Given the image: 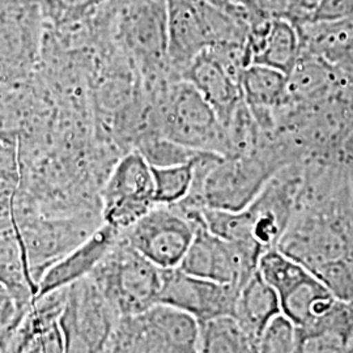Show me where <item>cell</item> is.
I'll list each match as a JSON object with an SVG mask.
<instances>
[{
  "instance_id": "6da1fadb",
  "label": "cell",
  "mask_w": 353,
  "mask_h": 353,
  "mask_svg": "<svg viewBox=\"0 0 353 353\" xmlns=\"http://www.w3.org/2000/svg\"><path fill=\"white\" fill-rule=\"evenodd\" d=\"M287 164L274 147L259 145L252 153L224 156L194 182L189 196L181 204L239 212L248 208Z\"/></svg>"
},
{
  "instance_id": "7a4b0ae2",
  "label": "cell",
  "mask_w": 353,
  "mask_h": 353,
  "mask_svg": "<svg viewBox=\"0 0 353 353\" xmlns=\"http://www.w3.org/2000/svg\"><path fill=\"white\" fill-rule=\"evenodd\" d=\"M89 278L118 316H135L159 303L163 270L119 237Z\"/></svg>"
},
{
  "instance_id": "3957f363",
  "label": "cell",
  "mask_w": 353,
  "mask_h": 353,
  "mask_svg": "<svg viewBox=\"0 0 353 353\" xmlns=\"http://www.w3.org/2000/svg\"><path fill=\"white\" fill-rule=\"evenodd\" d=\"M199 330L194 316L157 303L139 314L121 316L109 353H198Z\"/></svg>"
},
{
  "instance_id": "277c9868",
  "label": "cell",
  "mask_w": 353,
  "mask_h": 353,
  "mask_svg": "<svg viewBox=\"0 0 353 353\" xmlns=\"http://www.w3.org/2000/svg\"><path fill=\"white\" fill-rule=\"evenodd\" d=\"M301 172L287 165L271 178L258 198L236 212V240L261 252L278 248L296 212L303 186Z\"/></svg>"
},
{
  "instance_id": "5b68a950",
  "label": "cell",
  "mask_w": 353,
  "mask_h": 353,
  "mask_svg": "<svg viewBox=\"0 0 353 353\" xmlns=\"http://www.w3.org/2000/svg\"><path fill=\"white\" fill-rule=\"evenodd\" d=\"M160 125V134L191 150L230 156L227 137L217 114L185 79L169 85L165 93Z\"/></svg>"
},
{
  "instance_id": "8992f818",
  "label": "cell",
  "mask_w": 353,
  "mask_h": 353,
  "mask_svg": "<svg viewBox=\"0 0 353 353\" xmlns=\"http://www.w3.org/2000/svg\"><path fill=\"white\" fill-rule=\"evenodd\" d=\"M102 224L101 212L58 219L13 214V225L20 236L28 270L37 288L51 265L90 237Z\"/></svg>"
},
{
  "instance_id": "52a82bcc",
  "label": "cell",
  "mask_w": 353,
  "mask_h": 353,
  "mask_svg": "<svg viewBox=\"0 0 353 353\" xmlns=\"http://www.w3.org/2000/svg\"><path fill=\"white\" fill-rule=\"evenodd\" d=\"M121 316L108 303L92 279L67 287L59 327L63 353H109Z\"/></svg>"
},
{
  "instance_id": "ba28073f",
  "label": "cell",
  "mask_w": 353,
  "mask_h": 353,
  "mask_svg": "<svg viewBox=\"0 0 353 353\" xmlns=\"http://www.w3.org/2000/svg\"><path fill=\"white\" fill-rule=\"evenodd\" d=\"M196 221L176 205H154L122 240L161 270L178 268L192 243Z\"/></svg>"
},
{
  "instance_id": "9c48e42d",
  "label": "cell",
  "mask_w": 353,
  "mask_h": 353,
  "mask_svg": "<svg viewBox=\"0 0 353 353\" xmlns=\"http://www.w3.org/2000/svg\"><path fill=\"white\" fill-rule=\"evenodd\" d=\"M181 210L196 221V232L188 254L178 268L190 275L241 290L258 271L259 258L263 252L252 245L224 240L216 236L189 210Z\"/></svg>"
},
{
  "instance_id": "30bf717a",
  "label": "cell",
  "mask_w": 353,
  "mask_h": 353,
  "mask_svg": "<svg viewBox=\"0 0 353 353\" xmlns=\"http://www.w3.org/2000/svg\"><path fill=\"white\" fill-rule=\"evenodd\" d=\"M102 220L121 233L156 204L152 165L137 151L123 156L100 191Z\"/></svg>"
},
{
  "instance_id": "8fae6325",
  "label": "cell",
  "mask_w": 353,
  "mask_h": 353,
  "mask_svg": "<svg viewBox=\"0 0 353 353\" xmlns=\"http://www.w3.org/2000/svg\"><path fill=\"white\" fill-rule=\"evenodd\" d=\"M239 292L233 285L198 278L181 268H172L163 270L159 303L176 307L202 323L219 316H233Z\"/></svg>"
},
{
  "instance_id": "7c38bea8",
  "label": "cell",
  "mask_w": 353,
  "mask_h": 353,
  "mask_svg": "<svg viewBox=\"0 0 353 353\" xmlns=\"http://www.w3.org/2000/svg\"><path fill=\"white\" fill-rule=\"evenodd\" d=\"M43 19L39 0H7L0 4V72H24L34 64Z\"/></svg>"
},
{
  "instance_id": "4fadbf2b",
  "label": "cell",
  "mask_w": 353,
  "mask_h": 353,
  "mask_svg": "<svg viewBox=\"0 0 353 353\" xmlns=\"http://www.w3.org/2000/svg\"><path fill=\"white\" fill-rule=\"evenodd\" d=\"M118 14V32L130 50L147 63H168L165 0H123Z\"/></svg>"
},
{
  "instance_id": "5bb4252c",
  "label": "cell",
  "mask_w": 353,
  "mask_h": 353,
  "mask_svg": "<svg viewBox=\"0 0 353 353\" xmlns=\"http://www.w3.org/2000/svg\"><path fill=\"white\" fill-rule=\"evenodd\" d=\"M243 52L246 65L263 64L288 75L303 54V39L293 23L268 17L250 28Z\"/></svg>"
},
{
  "instance_id": "9a60e30c",
  "label": "cell",
  "mask_w": 353,
  "mask_h": 353,
  "mask_svg": "<svg viewBox=\"0 0 353 353\" xmlns=\"http://www.w3.org/2000/svg\"><path fill=\"white\" fill-rule=\"evenodd\" d=\"M119 237L121 232L118 229L103 223L90 237L67 252L43 274L38 283L36 297L63 290L81 279L88 278Z\"/></svg>"
},
{
  "instance_id": "2e32d148",
  "label": "cell",
  "mask_w": 353,
  "mask_h": 353,
  "mask_svg": "<svg viewBox=\"0 0 353 353\" xmlns=\"http://www.w3.org/2000/svg\"><path fill=\"white\" fill-rule=\"evenodd\" d=\"M169 67L182 77L190 63L205 49L210 41L203 26L196 0H165Z\"/></svg>"
},
{
  "instance_id": "e0dca14e",
  "label": "cell",
  "mask_w": 353,
  "mask_h": 353,
  "mask_svg": "<svg viewBox=\"0 0 353 353\" xmlns=\"http://www.w3.org/2000/svg\"><path fill=\"white\" fill-rule=\"evenodd\" d=\"M181 79L188 80L224 122L242 100L239 77L220 63L205 49L185 70Z\"/></svg>"
},
{
  "instance_id": "ac0fdd59",
  "label": "cell",
  "mask_w": 353,
  "mask_h": 353,
  "mask_svg": "<svg viewBox=\"0 0 353 353\" xmlns=\"http://www.w3.org/2000/svg\"><path fill=\"white\" fill-rule=\"evenodd\" d=\"M288 75L263 64H249L240 75L242 100L252 112H275L287 106Z\"/></svg>"
},
{
  "instance_id": "d6986e66",
  "label": "cell",
  "mask_w": 353,
  "mask_h": 353,
  "mask_svg": "<svg viewBox=\"0 0 353 353\" xmlns=\"http://www.w3.org/2000/svg\"><path fill=\"white\" fill-rule=\"evenodd\" d=\"M279 314L281 305L278 293L256 271L239 292L233 316L259 339L265 326Z\"/></svg>"
},
{
  "instance_id": "ffe728a7",
  "label": "cell",
  "mask_w": 353,
  "mask_h": 353,
  "mask_svg": "<svg viewBox=\"0 0 353 353\" xmlns=\"http://www.w3.org/2000/svg\"><path fill=\"white\" fill-rule=\"evenodd\" d=\"M334 76L323 57L303 50L297 63L288 74L287 106L305 105L323 96L332 84Z\"/></svg>"
},
{
  "instance_id": "44dd1931",
  "label": "cell",
  "mask_w": 353,
  "mask_h": 353,
  "mask_svg": "<svg viewBox=\"0 0 353 353\" xmlns=\"http://www.w3.org/2000/svg\"><path fill=\"white\" fill-rule=\"evenodd\" d=\"M198 353H259L258 338L232 316L199 323Z\"/></svg>"
},
{
  "instance_id": "7402d4cb",
  "label": "cell",
  "mask_w": 353,
  "mask_h": 353,
  "mask_svg": "<svg viewBox=\"0 0 353 353\" xmlns=\"http://www.w3.org/2000/svg\"><path fill=\"white\" fill-rule=\"evenodd\" d=\"M198 156L186 164L152 166L156 204L176 205L189 196L195 181Z\"/></svg>"
},
{
  "instance_id": "603a6c76",
  "label": "cell",
  "mask_w": 353,
  "mask_h": 353,
  "mask_svg": "<svg viewBox=\"0 0 353 353\" xmlns=\"http://www.w3.org/2000/svg\"><path fill=\"white\" fill-rule=\"evenodd\" d=\"M138 151L152 166L186 164L201 153V151L191 150L186 145L166 138L160 132L145 137L143 141H140Z\"/></svg>"
},
{
  "instance_id": "cb8c5ba5",
  "label": "cell",
  "mask_w": 353,
  "mask_h": 353,
  "mask_svg": "<svg viewBox=\"0 0 353 353\" xmlns=\"http://www.w3.org/2000/svg\"><path fill=\"white\" fill-rule=\"evenodd\" d=\"M106 1L109 0H39L43 17L59 26L83 21Z\"/></svg>"
},
{
  "instance_id": "d4e9b609",
  "label": "cell",
  "mask_w": 353,
  "mask_h": 353,
  "mask_svg": "<svg viewBox=\"0 0 353 353\" xmlns=\"http://www.w3.org/2000/svg\"><path fill=\"white\" fill-rule=\"evenodd\" d=\"M299 328L283 313L275 316L258 339L259 353H296Z\"/></svg>"
},
{
  "instance_id": "484cf974",
  "label": "cell",
  "mask_w": 353,
  "mask_h": 353,
  "mask_svg": "<svg viewBox=\"0 0 353 353\" xmlns=\"http://www.w3.org/2000/svg\"><path fill=\"white\" fill-rule=\"evenodd\" d=\"M28 310L29 307H24L19 303L10 288L0 281V348L3 352L6 353Z\"/></svg>"
},
{
  "instance_id": "4316f807",
  "label": "cell",
  "mask_w": 353,
  "mask_h": 353,
  "mask_svg": "<svg viewBox=\"0 0 353 353\" xmlns=\"http://www.w3.org/2000/svg\"><path fill=\"white\" fill-rule=\"evenodd\" d=\"M267 11L272 17L285 19L296 26L312 21L321 0H265Z\"/></svg>"
},
{
  "instance_id": "83f0119b",
  "label": "cell",
  "mask_w": 353,
  "mask_h": 353,
  "mask_svg": "<svg viewBox=\"0 0 353 353\" xmlns=\"http://www.w3.org/2000/svg\"><path fill=\"white\" fill-rule=\"evenodd\" d=\"M353 16V0H321L309 24L341 23Z\"/></svg>"
},
{
  "instance_id": "f1b7e54d",
  "label": "cell",
  "mask_w": 353,
  "mask_h": 353,
  "mask_svg": "<svg viewBox=\"0 0 353 353\" xmlns=\"http://www.w3.org/2000/svg\"><path fill=\"white\" fill-rule=\"evenodd\" d=\"M63 336L59 325L49 328L33 339L26 343V345L17 353H63Z\"/></svg>"
},
{
  "instance_id": "f546056e",
  "label": "cell",
  "mask_w": 353,
  "mask_h": 353,
  "mask_svg": "<svg viewBox=\"0 0 353 353\" xmlns=\"http://www.w3.org/2000/svg\"><path fill=\"white\" fill-rule=\"evenodd\" d=\"M0 181L17 186L20 181V170L14 147L8 141L0 139Z\"/></svg>"
},
{
  "instance_id": "4dcf8cb0",
  "label": "cell",
  "mask_w": 353,
  "mask_h": 353,
  "mask_svg": "<svg viewBox=\"0 0 353 353\" xmlns=\"http://www.w3.org/2000/svg\"><path fill=\"white\" fill-rule=\"evenodd\" d=\"M14 195H0V230L13 227Z\"/></svg>"
},
{
  "instance_id": "1f68e13d",
  "label": "cell",
  "mask_w": 353,
  "mask_h": 353,
  "mask_svg": "<svg viewBox=\"0 0 353 353\" xmlns=\"http://www.w3.org/2000/svg\"><path fill=\"white\" fill-rule=\"evenodd\" d=\"M344 151L347 153V156L353 160V131L347 137V140L344 143Z\"/></svg>"
},
{
  "instance_id": "d6a6232c",
  "label": "cell",
  "mask_w": 353,
  "mask_h": 353,
  "mask_svg": "<svg viewBox=\"0 0 353 353\" xmlns=\"http://www.w3.org/2000/svg\"><path fill=\"white\" fill-rule=\"evenodd\" d=\"M0 353H4L3 352V350H1V348H0Z\"/></svg>"
}]
</instances>
